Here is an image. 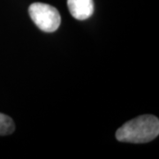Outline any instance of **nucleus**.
Segmentation results:
<instances>
[{
    "label": "nucleus",
    "mask_w": 159,
    "mask_h": 159,
    "mask_svg": "<svg viewBox=\"0 0 159 159\" xmlns=\"http://www.w3.org/2000/svg\"><path fill=\"white\" fill-rule=\"evenodd\" d=\"M159 134V120L153 115H142L121 125L116 132L119 142L147 143Z\"/></svg>",
    "instance_id": "nucleus-1"
},
{
    "label": "nucleus",
    "mask_w": 159,
    "mask_h": 159,
    "mask_svg": "<svg viewBox=\"0 0 159 159\" xmlns=\"http://www.w3.org/2000/svg\"><path fill=\"white\" fill-rule=\"evenodd\" d=\"M29 13L38 29L44 32H54L60 26L61 16L54 6L43 3H33L29 6Z\"/></svg>",
    "instance_id": "nucleus-2"
},
{
    "label": "nucleus",
    "mask_w": 159,
    "mask_h": 159,
    "mask_svg": "<svg viewBox=\"0 0 159 159\" xmlns=\"http://www.w3.org/2000/svg\"><path fill=\"white\" fill-rule=\"evenodd\" d=\"M67 6L72 16L78 20H88L94 11L93 0H67Z\"/></svg>",
    "instance_id": "nucleus-3"
},
{
    "label": "nucleus",
    "mask_w": 159,
    "mask_h": 159,
    "mask_svg": "<svg viewBox=\"0 0 159 159\" xmlns=\"http://www.w3.org/2000/svg\"><path fill=\"white\" fill-rule=\"evenodd\" d=\"M15 130V125L11 118L0 113V135L11 134Z\"/></svg>",
    "instance_id": "nucleus-4"
}]
</instances>
